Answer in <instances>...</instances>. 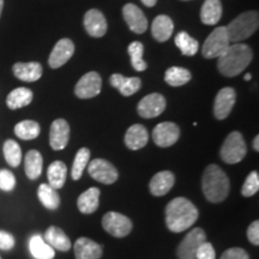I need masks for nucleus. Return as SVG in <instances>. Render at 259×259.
<instances>
[{
    "label": "nucleus",
    "instance_id": "obj_1",
    "mask_svg": "<svg viewBox=\"0 0 259 259\" xmlns=\"http://www.w3.org/2000/svg\"><path fill=\"white\" fill-rule=\"evenodd\" d=\"M198 209L185 197L171 199L166 206V226L173 233L187 231L198 220Z\"/></svg>",
    "mask_w": 259,
    "mask_h": 259
},
{
    "label": "nucleus",
    "instance_id": "obj_2",
    "mask_svg": "<svg viewBox=\"0 0 259 259\" xmlns=\"http://www.w3.org/2000/svg\"><path fill=\"white\" fill-rule=\"evenodd\" d=\"M253 53L245 44H231L218 58V69L222 76L235 77L250 65Z\"/></svg>",
    "mask_w": 259,
    "mask_h": 259
},
{
    "label": "nucleus",
    "instance_id": "obj_3",
    "mask_svg": "<svg viewBox=\"0 0 259 259\" xmlns=\"http://www.w3.org/2000/svg\"><path fill=\"white\" fill-rule=\"evenodd\" d=\"M202 189L204 197L210 203H221L228 197L231 183L221 167L218 164H209L204 169Z\"/></svg>",
    "mask_w": 259,
    "mask_h": 259
},
{
    "label": "nucleus",
    "instance_id": "obj_4",
    "mask_svg": "<svg viewBox=\"0 0 259 259\" xmlns=\"http://www.w3.org/2000/svg\"><path fill=\"white\" fill-rule=\"evenodd\" d=\"M259 27V16L257 11H247L239 15L234 21L226 27L231 44H240L251 37Z\"/></svg>",
    "mask_w": 259,
    "mask_h": 259
},
{
    "label": "nucleus",
    "instance_id": "obj_5",
    "mask_svg": "<svg viewBox=\"0 0 259 259\" xmlns=\"http://www.w3.org/2000/svg\"><path fill=\"white\" fill-rule=\"evenodd\" d=\"M247 153L245 139L239 131H233L227 136L223 142L221 150H220V156L222 161L228 164H235L244 160Z\"/></svg>",
    "mask_w": 259,
    "mask_h": 259
},
{
    "label": "nucleus",
    "instance_id": "obj_6",
    "mask_svg": "<svg viewBox=\"0 0 259 259\" xmlns=\"http://www.w3.org/2000/svg\"><path fill=\"white\" fill-rule=\"evenodd\" d=\"M229 45H231V41H229L226 27L215 28L204 42L202 48L203 57L206 59L219 58L229 47Z\"/></svg>",
    "mask_w": 259,
    "mask_h": 259
},
{
    "label": "nucleus",
    "instance_id": "obj_7",
    "mask_svg": "<svg viewBox=\"0 0 259 259\" xmlns=\"http://www.w3.org/2000/svg\"><path fill=\"white\" fill-rule=\"evenodd\" d=\"M206 241V234L202 228L197 227L187 233L183 241L177 248V255L179 259H196V254L200 245Z\"/></svg>",
    "mask_w": 259,
    "mask_h": 259
},
{
    "label": "nucleus",
    "instance_id": "obj_8",
    "mask_svg": "<svg viewBox=\"0 0 259 259\" xmlns=\"http://www.w3.org/2000/svg\"><path fill=\"white\" fill-rule=\"evenodd\" d=\"M103 229L115 238H125L132 231V221L120 212L109 211L102 219Z\"/></svg>",
    "mask_w": 259,
    "mask_h": 259
},
{
    "label": "nucleus",
    "instance_id": "obj_9",
    "mask_svg": "<svg viewBox=\"0 0 259 259\" xmlns=\"http://www.w3.org/2000/svg\"><path fill=\"white\" fill-rule=\"evenodd\" d=\"M88 173L94 180L105 185H112L118 180L119 174L116 168L113 166L111 162L103 158H95L90 163H88Z\"/></svg>",
    "mask_w": 259,
    "mask_h": 259
},
{
    "label": "nucleus",
    "instance_id": "obj_10",
    "mask_svg": "<svg viewBox=\"0 0 259 259\" xmlns=\"http://www.w3.org/2000/svg\"><path fill=\"white\" fill-rule=\"evenodd\" d=\"M166 99L158 93L149 94L141 100L137 106L138 114L144 119L156 118L166 109Z\"/></svg>",
    "mask_w": 259,
    "mask_h": 259
},
{
    "label": "nucleus",
    "instance_id": "obj_11",
    "mask_svg": "<svg viewBox=\"0 0 259 259\" xmlns=\"http://www.w3.org/2000/svg\"><path fill=\"white\" fill-rule=\"evenodd\" d=\"M102 79L97 72L85 73L74 87V94L79 99H92L101 93Z\"/></svg>",
    "mask_w": 259,
    "mask_h": 259
},
{
    "label": "nucleus",
    "instance_id": "obj_12",
    "mask_svg": "<svg viewBox=\"0 0 259 259\" xmlns=\"http://www.w3.org/2000/svg\"><path fill=\"white\" fill-rule=\"evenodd\" d=\"M180 137V128L177 124L164 121L158 124L153 131V139L155 144L161 148H168L176 144Z\"/></svg>",
    "mask_w": 259,
    "mask_h": 259
},
{
    "label": "nucleus",
    "instance_id": "obj_13",
    "mask_svg": "<svg viewBox=\"0 0 259 259\" xmlns=\"http://www.w3.org/2000/svg\"><path fill=\"white\" fill-rule=\"evenodd\" d=\"M236 101V93L233 88H223L216 95L215 102H213V115L219 120L228 118L231 114L233 107Z\"/></svg>",
    "mask_w": 259,
    "mask_h": 259
},
{
    "label": "nucleus",
    "instance_id": "obj_14",
    "mask_svg": "<svg viewBox=\"0 0 259 259\" xmlns=\"http://www.w3.org/2000/svg\"><path fill=\"white\" fill-rule=\"evenodd\" d=\"M70 125L64 119H57L52 122L50 130V144L53 150H63L69 144Z\"/></svg>",
    "mask_w": 259,
    "mask_h": 259
},
{
    "label": "nucleus",
    "instance_id": "obj_15",
    "mask_svg": "<svg viewBox=\"0 0 259 259\" xmlns=\"http://www.w3.org/2000/svg\"><path fill=\"white\" fill-rule=\"evenodd\" d=\"M74 53V45L70 38H61L57 42L52 51L50 58H48V64L52 69H58L63 66L71 59Z\"/></svg>",
    "mask_w": 259,
    "mask_h": 259
},
{
    "label": "nucleus",
    "instance_id": "obj_16",
    "mask_svg": "<svg viewBox=\"0 0 259 259\" xmlns=\"http://www.w3.org/2000/svg\"><path fill=\"white\" fill-rule=\"evenodd\" d=\"M122 16L128 28L136 34H143L148 29V21L143 11L135 4H126L122 9Z\"/></svg>",
    "mask_w": 259,
    "mask_h": 259
},
{
    "label": "nucleus",
    "instance_id": "obj_17",
    "mask_svg": "<svg viewBox=\"0 0 259 259\" xmlns=\"http://www.w3.org/2000/svg\"><path fill=\"white\" fill-rule=\"evenodd\" d=\"M84 27L90 36L102 37L107 32V21L101 11L92 9L84 16Z\"/></svg>",
    "mask_w": 259,
    "mask_h": 259
},
{
    "label": "nucleus",
    "instance_id": "obj_18",
    "mask_svg": "<svg viewBox=\"0 0 259 259\" xmlns=\"http://www.w3.org/2000/svg\"><path fill=\"white\" fill-rule=\"evenodd\" d=\"M176 183V176L169 170H162L155 174L149 183V190L153 196L162 197L171 190Z\"/></svg>",
    "mask_w": 259,
    "mask_h": 259
},
{
    "label": "nucleus",
    "instance_id": "obj_19",
    "mask_svg": "<svg viewBox=\"0 0 259 259\" xmlns=\"http://www.w3.org/2000/svg\"><path fill=\"white\" fill-rule=\"evenodd\" d=\"M76 259H100L102 257V246L92 239L79 238L73 246Z\"/></svg>",
    "mask_w": 259,
    "mask_h": 259
},
{
    "label": "nucleus",
    "instance_id": "obj_20",
    "mask_svg": "<svg viewBox=\"0 0 259 259\" xmlns=\"http://www.w3.org/2000/svg\"><path fill=\"white\" fill-rule=\"evenodd\" d=\"M149 141L148 130L141 124L130 126L125 134V144L131 150H139L144 148Z\"/></svg>",
    "mask_w": 259,
    "mask_h": 259
},
{
    "label": "nucleus",
    "instance_id": "obj_21",
    "mask_svg": "<svg viewBox=\"0 0 259 259\" xmlns=\"http://www.w3.org/2000/svg\"><path fill=\"white\" fill-rule=\"evenodd\" d=\"M109 83L120 92L122 96H131L141 89L142 82L138 77H127L122 76L120 73L112 74L109 78Z\"/></svg>",
    "mask_w": 259,
    "mask_h": 259
},
{
    "label": "nucleus",
    "instance_id": "obj_22",
    "mask_svg": "<svg viewBox=\"0 0 259 259\" xmlns=\"http://www.w3.org/2000/svg\"><path fill=\"white\" fill-rule=\"evenodd\" d=\"M44 240L46 241L53 250L67 252L71 248V241L69 236L65 234L63 229L58 228L56 226L48 227L46 233H45Z\"/></svg>",
    "mask_w": 259,
    "mask_h": 259
},
{
    "label": "nucleus",
    "instance_id": "obj_23",
    "mask_svg": "<svg viewBox=\"0 0 259 259\" xmlns=\"http://www.w3.org/2000/svg\"><path fill=\"white\" fill-rule=\"evenodd\" d=\"M14 74L23 82H35L42 76V66L40 63H16L12 67Z\"/></svg>",
    "mask_w": 259,
    "mask_h": 259
},
{
    "label": "nucleus",
    "instance_id": "obj_24",
    "mask_svg": "<svg viewBox=\"0 0 259 259\" xmlns=\"http://www.w3.org/2000/svg\"><path fill=\"white\" fill-rule=\"evenodd\" d=\"M174 30L173 21L166 15H160L154 19L151 24V32L155 40L158 42H164L169 40Z\"/></svg>",
    "mask_w": 259,
    "mask_h": 259
},
{
    "label": "nucleus",
    "instance_id": "obj_25",
    "mask_svg": "<svg viewBox=\"0 0 259 259\" xmlns=\"http://www.w3.org/2000/svg\"><path fill=\"white\" fill-rule=\"evenodd\" d=\"M100 190L97 187H90L80 194L77 199V206L82 213H93L99 209Z\"/></svg>",
    "mask_w": 259,
    "mask_h": 259
},
{
    "label": "nucleus",
    "instance_id": "obj_26",
    "mask_svg": "<svg viewBox=\"0 0 259 259\" xmlns=\"http://www.w3.org/2000/svg\"><path fill=\"white\" fill-rule=\"evenodd\" d=\"M222 16V4L220 0H205L200 9V21L206 25L218 24Z\"/></svg>",
    "mask_w": 259,
    "mask_h": 259
},
{
    "label": "nucleus",
    "instance_id": "obj_27",
    "mask_svg": "<svg viewBox=\"0 0 259 259\" xmlns=\"http://www.w3.org/2000/svg\"><path fill=\"white\" fill-rule=\"evenodd\" d=\"M29 251L35 259H53L56 257V250H53L40 234L31 236L29 240Z\"/></svg>",
    "mask_w": 259,
    "mask_h": 259
},
{
    "label": "nucleus",
    "instance_id": "obj_28",
    "mask_svg": "<svg viewBox=\"0 0 259 259\" xmlns=\"http://www.w3.org/2000/svg\"><path fill=\"white\" fill-rule=\"evenodd\" d=\"M67 176V167L64 162L54 161L52 162L47 169V178H48V185L53 187L54 190L63 189L66 181Z\"/></svg>",
    "mask_w": 259,
    "mask_h": 259
},
{
    "label": "nucleus",
    "instance_id": "obj_29",
    "mask_svg": "<svg viewBox=\"0 0 259 259\" xmlns=\"http://www.w3.org/2000/svg\"><path fill=\"white\" fill-rule=\"evenodd\" d=\"M44 158L37 150H29L24 158V170L30 180H36L42 173Z\"/></svg>",
    "mask_w": 259,
    "mask_h": 259
},
{
    "label": "nucleus",
    "instance_id": "obj_30",
    "mask_svg": "<svg viewBox=\"0 0 259 259\" xmlns=\"http://www.w3.org/2000/svg\"><path fill=\"white\" fill-rule=\"evenodd\" d=\"M32 97H34V94H32L30 89L17 88L9 94L8 99H6V105H8L10 109H14L15 111V109L30 105Z\"/></svg>",
    "mask_w": 259,
    "mask_h": 259
},
{
    "label": "nucleus",
    "instance_id": "obj_31",
    "mask_svg": "<svg viewBox=\"0 0 259 259\" xmlns=\"http://www.w3.org/2000/svg\"><path fill=\"white\" fill-rule=\"evenodd\" d=\"M37 197L40 199V202L45 208L48 210H57L60 205V196L57 192V190H54L53 187H51L48 184H41L38 186L37 190Z\"/></svg>",
    "mask_w": 259,
    "mask_h": 259
},
{
    "label": "nucleus",
    "instance_id": "obj_32",
    "mask_svg": "<svg viewBox=\"0 0 259 259\" xmlns=\"http://www.w3.org/2000/svg\"><path fill=\"white\" fill-rule=\"evenodd\" d=\"M191 72L187 69L179 66H171L164 73V80L170 87H181L191 80Z\"/></svg>",
    "mask_w": 259,
    "mask_h": 259
},
{
    "label": "nucleus",
    "instance_id": "obj_33",
    "mask_svg": "<svg viewBox=\"0 0 259 259\" xmlns=\"http://www.w3.org/2000/svg\"><path fill=\"white\" fill-rule=\"evenodd\" d=\"M40 132V125H38V122L34 120L19 121L18 124L15 126V135L17 136L19 139H23V141H31V139L37 138Z\"/></svg>",
    "mask_w": 259,
    "mask_h": 259
},
{
    "label": "nucleus",
    "instance_id": "obj_34",
    "mask_svg": "<svg viewBox=\"0 0 259 259\" xmlns=\"http://www.w3.org/2000/svg\"><path fill=\"white\" fill-rule=\"evenodd\" d=\"M176 45L179 48L181 53L186 57H193L198 52L199 44L198 41L194 40L190 36L186 31H180L176 36Z\"/></svg>",
    "mask_w": 259,
    "mask_h": 259
},
{
    "label": "nucleus",
    "instance_id": "obj_35",
    "mask_svg": "<svg viewBox=\"0 0 259 259\" xmlns=\"http://www.w3.org/2000/svg\"><path fill=\"white\" fill-rule=\"evenodd\" d=\"M90 160V150L88 148H82L77 151L74 157L72 169H71V177L73 180H79L83 176V171L88 166Z\"/></svg>",
    "mask_w": 259,
    "mask_h": 259
},
{
    "label": "nucleus",
    "instance_id": "obj_36",
    "mask_svg": "<svg viewBox=\"0 0 259 259\" xmlns=\"http://www.w3.org/2000/svg\"><path fill=\"white\" fill-rule=\"evenodd\" d=\"M144 53V46L142 42L134 41L128 45V54L131 57L132 66L136 71H145L147 70L148 65L143 59Z\"/></svg>",
    "mask_w": 259,
    "mask_h": 259
},
{
    "label": "nucleus",
    "instance_id": "obj_37",
    "mask_svg": "<svg viewBox=\"0 0 259 259\" xmlns=\"http://www.w3.org/2000/svg\"><path fill=\"white\" fill-rule=\"evenodd\" d=\"M4 157L11 167H18L22 161V150L17 142L8 139L4 143Z\"/></svg>",
    "mask_w": 259,
    "mask_h": 259
},
{
    "label": "nucleus",
    "instance_id": "obj_38",
    "mask_svg": "<svg viewBox=\"0 0 259 259\" xmlns=\"http://www.w3.org/2000/svg\"><path fill=\"white\" fill-rule=\"evenodd\" d=\"M259 190V176L258 171H251L246 178L244 185L241 187V194L244 197H252L258 192Z\"/></svg>",
    "mask_w": 259,
    "mask_h": 259
},
{
    "label": "nucleus",
    "instance_id": "obj_39",
    "mask_svg": "<svg viewBox=\"0 0 259 259\" xmlns=\"http://www.w3.org/2000/svg\"><path fill=\"white\" fill-rule=\"evenodd\" d=\"M16 187V177L12 171L8 169H0V190L5 192H11Z\"/></svg>",
    "mask_w": 259,
    "mask_h": 259
},
{
    "label": "nucleus",
    "instance_id": "obj_40",
    "mask_svg": "<svg viewBox=\"0 0 259 259\" xmlns=\"http://www.w3.org/2000/svg\"><path fill=\"white\" fill-rule=\"evenodd\" d=\"M220 259H250V255L244 248L232 247L223 252Z\"/></svg>",
    "mask_w": 259,
    "mask_h": 259
},
{
    "label": "nucleus",
    "instance_id": "obj_41",
    "mask_svg": "<svg viewBox=\"0 0 259 259\" xmlns=\"http://www.w3.org/2000/svg\"><path fill=\"white\" fill-rule=\"evenodd\" d=\"M196 259H216V253L213 246L210 242L205 241L200 245L196 254Z\"/></svg>",
    "mask_w": 259,
    "mask_h": 259
},
{
    "label": "nucleus",
    "instance_id": "obj_42",
    "mask_svg": "<svg viewBox=\"0 0 259 259\" xmlns=\"http://www.w3.org/2000/svg\"><path fill=\"white\" fill-rule=\"evenodd\" d=\"M15 238L9 232L0 231V250L9 251L15 247Z\"/></svg>",
    "mask_w": 259,
    "mask_h": 259
},
{
    "label": "nucleus",
    "instance_id": "obj_43",
    "mask_svg": "<svg viewBox=\"0 0 259 259\" xmlns=\"http://www.w3.org/2000/svg\"><path fill=\"white\" fill-rule=\"evenodd\" d=\"M247 238L252 245H259V222L253 221L247 228Z\"/></svg>",
    "mask_w": 259,
    "mask_h": 259
},
{
    "label": "nucleus",
    "instance_id": "obj_44",
    "mask_svg": "<svg viewBox=\"0 0 259 259\" xmlns=\"http://www.w3.org/2000/svg\"><path fill=\"white\" fill-rule=\"evenodd\" d=\"M142 3H143L145 6H148V8H153V6L156 5L157 0H142Z\"/></svg>",
    "mask_w": 259,
    "mask_h": 259
},
{
    "label": "nucleus",
    "instance_id": "obj_45",
    "mask_svg": "<svg viewBox=\"0 0 259 259\" xmlns=\"http://www.w3.org/2000/svg\"><path fill=\"white\" fill-rule=\"evenodd\" d=\"M253 149L255 151H259V136H255V137H254Z\"/></svg>",
    "mask_w": 259,
    "mask_h": 259
},
{
    "label": "nucleus",
    "instance_id": "obj_46",
    "mask_svg": "<svg viewBox=\"0 0 259 259\" xmlns=\"http://www.w3.org/2000/svg\"><path fill=\"white\" fill-rule=\"evenodd\" d=\"M244 78H245V80H251V78H252V74H251V73H246Z\"/></svg>",
    "mask_w": 259,
    "mask_h": 259
},
{
    "label": "nucleus",
    "instance_id": "obj_47",
    "mask_svg": "<svg viewBox=\"0 0 259 259\" xmlns=\"http://www.w3.org/2000/svg\"><path fill=\"white\" fill-rule=\"evenodd\" d=\"M3 8H4V0H0V16H2Z\"/></svg>",
    "mask_w": 259,
    "mask_h": 259
},
{
    "label": "nucleus",
    "instance_id": "obj_48",
    "mask_svg": "<svg viewBox=\"0 0 259 259\" xmlns=\"http://www.w3.org/2000/svg\"><path fill=\"white\" fill-rule=\"evenodd\" d=\"M0 259H2V258H0Z\"/></svg>",
    "mask_w": 259,
    "mask_h": 259
}]
</instances>
